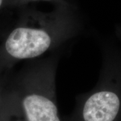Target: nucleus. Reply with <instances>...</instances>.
<instances>
[{
  "label": "nucleus",
  "instance_id": "f03ea898",
  "mask_svg": "<svg viewBox=\"0 0 121 121\" xmlns=\"http://www.w3.org/2000/svg\"><path fill=\"white\" fill-rule=\"evenodd\" d=\"M73 36L71 28L57 23L13 28L0 41V80L8 78L9 71L18 62L40 57Z\"/></svg>",
  "mask_w": 121,
  "mask_h": 121
},
{
  "label": "nucleus",
  "instance_id": "f257e3e1",
  "mask_svg": "<svg viewBox=\"0 0 121 121\" xmlns=\"http://www.w3.org/2000/svg\"><path fill=\"white\" fill-rule=\"evenodd\" d=\"M55 58L35 62L9 82L15 111L26 121H61L56 97Z\"/></svg>",
  "mask_w": 121,
  "mask_h": 121
},
{
  "label": "nucleus",
  "instance_id": "20e7f679",
  "mask_svg": "<svg viewBox=\"0 0 121 121\" xmlns=\"http://www.w3.org/2000/svg\"><path fill=\"white\" fill-rule=\"evenodd\" d=\"M25 121V119L22 117V116H20V114L18 115V117H17V118H16V120H13V121Z\"/></svg>",
  "mask_w": 121,
  "mask_h": 121
},
{
  "label": "nucleus",
  "instance_id": "39448f33",
  "mask_svg": "<svg viewBox=\"0 0 121 121\" xmlns=\"http://www.w3.org/2000/svg\"><path fill=\"white\" fill-rule=\"evenodd\" d=\"M3 4H4V0H0V8L2 6Z\"/></svg>",
  "mask_w": 121,
  "mask_h": 121
},
{
  "label": "nucleus",
  "instance_id": "7ed1b4c3",
  "mask_svg": "<svg viewBox=\"0 0 121 121\" xmlns=\"http://www.w3.org/2000/svg\"><path fill=\"white\" fill-rule=\"evenodd\" d=\"M121 110V96L110 86L100 87L78 102L71 121H117Z\"/></svg>",
  "mask_w": 121,
  "mask_h": 121
}]
</instances>
